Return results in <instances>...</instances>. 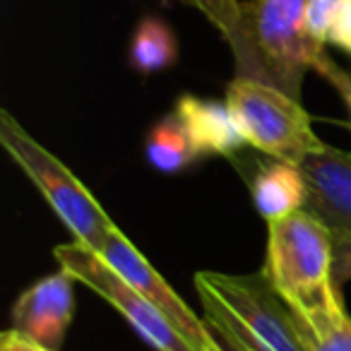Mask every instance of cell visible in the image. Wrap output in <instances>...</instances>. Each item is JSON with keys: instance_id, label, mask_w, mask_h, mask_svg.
Listing matches in <instances>:
<instances>
[{"instance_id": "6da1fadb", "label": "cell", "mask_w": 351, "mask_h": 351, "mask_svg": "<svg viewBox=\"0 0 351 351\" xmlns=\"http://www.w3.org/2000/svg\"><path fill=\"white\" fill-rule=\"evenodd\" d=\"M202 311L250 351H306L293 311L269 282L267 272H197Z\"/></svg>"}, {"instance_id": "7a4b0ae2", "label": "cell", "mask_w": 351, "mask_h": 351, "mask_svg": "<svg viewBox=\"0 0 351 351\" xmlns=\"http://www.w3.org/2000/svg\"><path fill=\"white\" fill-rule=\"evenodd\" d=\"M265 272L293 311L332 301L339 296L335 282V236L306 210L267 221Z\"/></svg>"}, {"instance_id": "3957f363", "label": "cell", "mask_w": 351, "mask_h": 351, "mask_svg": "<svg viewBox=\"0 0 351 351\" xmlns=\"http://www.w3.org/2000/svg\"><path fill=\"white\" fill-rule=\"evenodd\" d=\"M0 145L39 188L51 210L68 226L73 241L99 253L116 224L108 219L92 193L77 181V176L58 161V156L41 147L8 111H0Z\"/></svg>"}, {"instance_id": "277c9868", "label": "cell", "mask_w": 351, "mask_h": 351, "mask_svg": "<svg viewBox=\"0 0 351 351\" xmlns=\"http://www.w3.org/2000/svg\"><path fill=\"white\" fill-rule=\"evenodd\" d=\"M308 0H248L243 3L250 77L269 82L301 99V80L325 51L306 32Z\"/></svg>"}, {"instance_id": "5b68a950", "label": "cell", "mask_w": 351, "mask_h": 351, "mask_svg": "<svg viewBox=\"0 0 351 351\" xmlns=\"http://www.w3.org/2000/svg\"><path fill=\"white\" fill-rule=\"evenodd\" d=\"M226 106L245 142L277 161L301 166L306 156L327 147L301 101L269 82L234 77L226 89Z\"/></svg>"}, {"instance_id": "8992f818", "label": "cell", "mask_w": 351, "mask_h": 351, "mask_svg": "<svg viewBox=\"0 0 351 351\" xmlns=\"http://www.w3.org/2000/svg\"><path fill=\"white\" fill-rule=\"evenodd\" d=\"M56 263L70 272L80 284L97 291L106 298L123 317L132 325V330L140 332L156 351H197L181 332L171 325V320L147 301L135 287L125 282L113 267H108L106 260L99 253L89 250L87 245L77 243H60L53 248Z\"/></svg>"}, {"instance_id": "52a82bcc", "label": "cell", "mask_w": 351, "mask_h": 351, "mask_svg": "<svg viewBox=\"0 0 351 351\" xmlns=\"http://www.w3.org/2000/svg\"><path fill=\"white\" fill-rule=\"evenodd\" d=\"M108 267H113L130 287H135L147 301H152L166 317L171 325L181 332L197 351H210L212 339L205 327V317H197L191 308L183 303V298L164 282L159 272L145 260V255L121 234V229H113L108 234L106 243L99 250Z\"/></svg>"}, {"instance_id": "ba28073f", "label": "cell", "mask_w": 351, "mask_h": 351, "mask_svg": "<svg viewBox=\"0 0 351 351\" xmlns=\"http://www.w3.org/2000/svg\"><path fill=\"white\" fill-rule=\"evenodd\" d=\"M75 282L77 279L60 267V272L32 284L12 303V330L46 349L58 351L75 315Z\"/></svg>"}, {"instance_id": "9c48e42d", "label": "cell", "mask_w": 351, "mask_h": 351, "mask_svg": "<svg viewBox=\"0 0 351 351\" xmlns=\"http://www.w3.org/2000/svg\"><path fill=\"white\" fill-rule=\"evenodd\" d=\"M306 181L303 210L332 231V236H351V152L327 145L322 152L301 161Z\"/></svg>"}, {"instance_id": "30bf717a", "label": "cell", "mask_w": 351, "mask_h": 351, "mask_svg": "<svg viewBox=\"0 0 351 351\" xmlns=\"http://www.w3.org/2000/svg\"><path fill=\"white\" fill-rule=\"evenodd\" d=\"M176 116L191 135L197 154L234 156L243 145H248L243 132L239 130L229 106L215 99L183 94L176 104Z\"/></svg>"}, {"instance_id": "8fae6325", "label": "cell", "mask_w": 351, "mask_h": 351, "mask_svg": "<svg viewBox=\"0 0 351 351\" xmlns=\"http://www.w3.org/2000/svg\"><path fill=\"white\" fill-rule=\"evenodd\" d=\"M253 205L265 221L282 219L303 210L306 205V181L298 166L277 161L267 164L253 178Z\"/></svg>"}, {"instance_id": "7c38bea8", "label": "cell", "mask_w": 351, "mask_h": 351, "mask_svg": "<svg viewBox=\"0 0 351 351\" xmlns=\"http://www.w3.org/2000/svg\"><path fill=\"white\" fill-rule=\"evenodd\" d=\"M293 315L301 327L306 351H351V317L339 296L320 306L293 311Z\"/></svg>"}, {"instance_id": "4fadbf2b", "label": "cell", "mask_w": 351, "mask_h": 351, "mask_svg": "<svg viewBox=\"0 0 351 351\" xmlns=\"http://www.w3.org/2000/svg\"><path fill=\"white\" fill-rule=\"evenodd\" d=\"M145 154L152 169L161 173H178L195 159H200L191 135L176 113L166 116L152 128L145 142Z\"/></svg>"}, {"instance_id": "5bb4252c", "label": "cell", "mask_w": 351, "mask_h": 351, "mask_svg": "<svg viewBox=\"0 0 351 351\" xmlns=\"http://www.w3.org/2000/svg\"><path fill=\"white\" fill-rule=\"evenodd\" d=\"M178 58V41L171 27L159 17H145L130 41V65L142 75L171 68Z\"/></svg>"}, {"instance_id": "9a60e30c", "label": "cell", "mask_w": 351, "mask_h": 351, "mask_svg": "<svg viewBox=\"0 0 351 351\" xmlns=\"http://www.w3.org/2000/svg\"><path fill=\"white\" fill-rule=\"evenodd\" d=\"M200 10L231 46L236 60V77H250V51L245 39L243 3L241 0H181Z\"/></svg>"}, {"instance_id": "2e32d148", "label": "cell", "mask_w": 351, "mask_h": 351, "mask_svg": "<svg viewBox=\"0 0 351 351\" xmlns=\"http://www.w3.org/2000/svg\"><path fill=\"white\" fill-rule=\"evenodd\" d=\"M341 0H308L306 5V32L317 46L327 44V32H330L332 17Z\"/></svg>"}, {"instance_id": "e0dca14e", "label": "cell", "mask_w": 351, "mask_h": 351, "mask_svg": "<svg viewBox=\"0 0 351 351\" xmlns=\"http://www.w3.org/2000/svg\"><path fill=\"white\" fill-rule=\"evenodd\" d=\"M313 70H315L317 75H322V77H325L327 82L337 89V94H339L341 101H344L346 113H349V118H346V125H349V130H351V73H346L344 68H339V65H337L335 60L325 53V51H322V53L315 58Z\"/></svg>"}, {"instance_id": "ac0fdd59", "label": "cell", "mask_w": 351, "mask_h": 351, "mask_svg": "<svg viewBox=\"0 0 351 351\" xmlns=\"http://www.w3.org/2000/svg\"><path fill=\"white\" fill-rule=\"evenodd\" d=\"M327 44L337 46L344 53H351V0H341L337 8L330 32H327Z\"/></svg>"}, {"instance_id": "d6986e66", "label": "cell", "mask_w": 351, "mask_h": 351, "mask_svg": "<svg viewBox=\"0 0 351 351\" xmlns=\"http://www.w3.org/2000/svg\"><path fill=\"white\" fill-rule=\"evenodd\" d=\"M205 327L210 332V339H212V349L210 351H250L248 346H243L234 335H231L226 327H221L217 320L205 315Z\"/></svg>"}, {"instance_id": "ffe728a7", "label": "cell", "mask_w": 351, "mask_h": 351, "mask_svg": "<svg viewBox=\"0 0 351 351\" xmlns=\"http://www.w3.org/2000/svg\"><path fill=\"white\" fill-rule=\"evenodd\" d=\"M351 279V236H335V282Z\"/></svg>"}, {"instance_id": "44dd1931", "label": "cell", "mask_w": 351, "mask_h": 351, "mask_svg": "<svg viewBox=\"0 0 351 351\" xmlns=\"http://www.w3.org/2000/svg\"><path fill=\"white\" fill-rule=\"evenodd\" d=\"M0 351H51V349L36 344V341L20 335L17 330H8L0 335Z\"/></svg>"}]
</instances>
